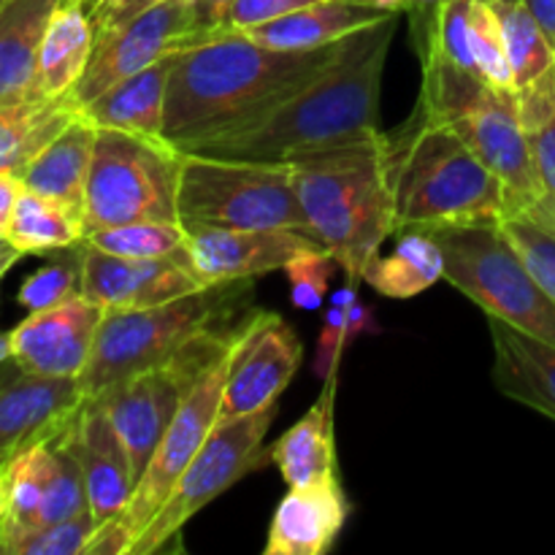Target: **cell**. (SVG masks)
<instances>
[{"mask_svg": "<svg viewBox=\"0 0 555 555\" xmlns=\"http://www.w3.org/2000/svg\"><path fill=\"white\" fill-rule=\"evenodd\" d=\"M399 14L363 27L347 38L345 52L309 85L269 112L195 144L193 155L225 160L282 163L372 144L379 130V90Z\"/></svg>", "mask_w": 555, "mask_h": 555, "instance_id": "obj_1", "label": "cell"}, {"mask_svg": "<svg viewBox=\"0 0 555 555\" xmlns=\"http://www.w3.org/2000/svg\"><path fill=\"white\" fill-rule=\"evenodd\" d=\"M347 38L307 52L260 47L242 30L193 43L173 60L163 139L190 152L204 139L269 112L336 63Z\"/></svg>", "mask_w": 555, "mask_h": 555, "instance_id": "obj_2", "label": "cell"}, {"mask_svg": "<svg viewBox=\"0 0 555 555\" xmlns=\"http://www.w3.org/2000/svg\"><path fill=\"white\" fill-rule=\"evenodd\" d=\"M293 184L314 238L323 242L352 285L396 233L390 139L293 163Z\"/></svg>", "mask_w": 555, "mask_h": 555, "instance_id": "obj_3", "label": "cell"}, {"mask_svg": "<svg viewBox=\"0 0 555 555\" xmlns=\"http://www.w3.org/2000/svg\"><path fill=\"white\" fill-rule=\"evenodd\" d=\"M388 139L396 231L502 220L507 209L502 182L448 125L417 108Z\"/></svg>", "mask_w": 555, "mask_h": 555, "instance_id": "obj_4", "label": "cell"}, {"mask_svg": "<svg viewBox=\"0 0 555 555\" xmlns=\"http://www.w3.org/2000/svg\"><path fill=\"white\" fill-rule=\"evenodd\" d=\"M423 117L448 125L491 168L504 188V217L529 215L542 198V182L520 117L518 90H499L472 70L423 49ZM502 217V220H504Z\"/></svg>", "mask_w": 555, "mask_h": 555, "instance_id": "obj_5", "label": "cell"}, {"mask_svg": "<svg viewBox=\"0 0 555 555\" xmlns=\"http://www.w3.org/2000/svg\"><path fill=\"white\" fill-rule=\"evenodd\" d=\"M249 282L209 285L157 307L103 312L95 345L76 377L81 396L95 399L133 374L166 366L198 334L247 318L242 307L249 301Z\"/></svg>", "mask_w": 555, "mask_h": 555, "instance_id": "obj_6", "label": "cell"}, {"mask_svg": "<svg viewBox=\"0 0 555 555\" xmlns=\"http://www.w3.org/2000/svg\"><path fill=\"white\" fill-rule=\"evenodd\" d=\"M439 244L444 280L499 318L537 339L555 345V304L515 249L502 222H453L421 228Z\"/></svg>", "mask_w": 555, "mask_h": 555, "instance_id": "obj_7", "label": "cell"}, {"mask_svg": "<svg viewBox=\"0 0 555 555\" xmlns=\"http://www.w3.org/2000/svg\"><path fill=\"white\" fill-rule=\"evenodd\" d=\"M179 220L198 228H291L314 236L293 168L182 152Z\"/></svg>", "mask_w": 555, "mask_h": 555, "instance_id": "obj_8", "label": "cell"}, {"mask_svg": "<svg viewBox=\"0 0 555 555\" xmlns=\"http://www.w3.org/2000/svg\"><path fill=\"white\" fill-rule=\"evenodd\" d=\"M182 152L166 139L98 128L85 201V236L144 220H179Z\"/></svg>", "mask_w": 555, "mask_h": 555, "instance_id": "obj_9", "label": "cell"}, {"mask_svg": "<svg viewBox=\"0 0 555 555\" xmlns=\"http://www.w3.org/2000/svg\"><path fill=\"white\" fill-rule=\"evenodd\" d=\"M274 415L276 406H269V410L253 412V415L211 428L195 459L190 461L173 491L163 502L160 513L135 540L130 555L160 553L163 547L177 540L184 524L193 520L206 504H211L238 480L269 464L271 450H266L263 442Z\"/></svg>", "mask_w": 555, "mask_h": 555, "instance_id": "obj_10", "label": "cell"}, {"mask_svg": "<svg viewBox=\"0 0 555 555\" xmlns=\"http://www.w3.org/2000/svg\"><path fill=\"white\" fill-rule=\"evenodd\" d=\"M228 358L231 356L217 361L198 383L190 385L182 404H179L177 415H173L171 426L166 428L160 444H157L155 455L150 459L146 469L141 472L139 486H135L128 507L119 515L125 529L133 534V540H139V537L144 534L146 526L152 524V518L160 513L168 493L173 491V486H177V480L182 477V472L188 469L190 461L195 459V453H198L201 444H204V439L209 437L211 428L217 426V412H220Z\"/></svg>", "mask_w": 555, "mask_h": 555, "instance_id": "obj_11", "label": "cell"}, {"mask_svg": "<svg viewBox=\"0 0 555 555\" xmlns=\"http://www.w3.org/2000/svg\"><path fill=\"white\" fill-rule=\"evenodd\" d=\"M304 361L296 331L274 312H253L228 358L217 426L276 406Z\"/></svg>", "mask_w": 555, "mask_h": 555, "instance_id": "obj_12", "label": "cell"}, {"mask_svg": "<svg viewBox=\"0 0 555 555\" xmlns=\"http://www.w3.org/2000/svg\"><path fill=\"white\" fill-rule=\"evenodd\" d=\"M190 47H193V0H166L152 5L108 36L98 38L95 52L79 85L70 90L68 101L81 108L117 81Z\"/></svg>", "mask_w": 555, "mask_h": 555, "instance_id": "obj_13", "label": "cell"}, {"mask_svg": "<svg viewBox=\"0 0 555 555\" xmlns=\"http://www.w3.org/2000/svg\"><path fill=\"white\" fill-rule=\"evenodd\" d=\"M184 228L188 244L179 255L204 285L255 280L285 269L298 255L325 249L320 238L291 228Z\"/></svg>", "mask_w": 555, "mask_h": 555, "instance_id": "obj_14", "label": "cell"}, {"mask_svg": "<svg viewBox=\"0 0 555 555\" xmlns=\"http://www.w3.org/2000/svg\"><path fill=\"white\" fill-rule=\"evenodd\" d=\"M101 320L103 309L81 293L57 307L30 312L9 331L11 361L36 377L76 379L90 358Z\"/></svg>", "mask_w": 555, "mask_h": 555, "instance_id": "obj_15", "label": "cell"}, {"mask_svg": "<svg viewBox=\"0 0 555 555\" xmlns=\"http://www.w3.org/2000/svg\"><path fill=\"white\" fill-rule=\"evenodd\" d=\"M204 282L173 258H119L85 242L81 249V296L108 309H144L204 291Z\"/></svg>", "mask_w": 555, "mask_h": 555, "instance_id": "obj_16", "label": "cell"}, {"mask_svg": "<svg viewBox=\"0 0 555 555\" xmlns=\"http://www.w3.org/2000/svg\"><path fill=\"white\" fill-rule=\"evenodd\" d=\"M63 434L85 475L92 518L103 524L122 515L139 486V475L106 410L98 401L85 399Z\"/></svg>", "mask_w": 555, "mask_h": 555, "instance_id": "obj_17", "label": "cell"}, {"mask_svg": "<svg viewBox=\"0 0 555 555\" xmlns=\"http://www.w3.org/2000/svg\"><path fill=\"white\" fill-rule=\"evenodd\" d=\"M188 388L190 385L184 383L182 374L171 363H166V366L133 374L92 399L112 417L139 477L155 455L166 428L171 426Z\"/></svg>", "mask_w": 555, "mask_h": 555, "instance_id": "obj_18", "label": "cell"}, {"mask_svg": "<svg viewBox=\"0 0 555 555\" xmlns=\"http://www.w3.org/2000/svg\"><path fill=\"white\" fill-rule=\"evenodd\" d=\"M81 401L76 379L36 377L20 366L14 377H0V461L57 437Z\"/></svg>", "mask_w": 555, "mask_h": 555, "instance_id": "obj_19", "label": "cell"}, {"mask_svg": "<svg viewBox=\"0 0 555 555\" xmlns=\"http://www.w3.org/2000/svg\"><path fill=\"white\" fill-rule=\"evenodd\" d=\"M350 515L339 475L296 486L276 504L266 555H323L339 540Z\"/></svg>", "mask_w": 555, "mask_h": 555, "instance_id": "obj_20", "label": "cell"}, {"mask_svg": "<svg viewBox=\"0 0 555 555\" xmlns=\"http://www.w3.org/2000/svg\"><path fill=\"white\" fill-rule=\"evenodd\" d=\"M493 339V383L504 396L555 421V345L499 318H488Z\"/></svg>", "mask_w": 555, "mask_h": 555, "instance_id": "obj_21", "label": "cell"}, {"mask_svg": "<svg viewBox=\"0 0 555 555\" xmlns=\"http://www.w3.org/2000/svg\"><path fill=\"white\" fill-rule=\"evenodd\" d=\"M393 11H385L369 0H318L312 5L291 11L285 16L242 30L255 43L282 52H307L341 41L374 22L385 20Z\"/></svg>", "mask_w": 555, "mask_h": 555, "instance_id": "obj_22", "label": "cell"}, {"mask_svg": "<svg viewBox=\"0 0 555 555\" xmlns=\"http://www.w3.org/2000/svg\"><path fill=\"white\" fill-rule=\"evenodd\" d=\"M173 60H177V54H168V57L146 65L139 74L117 81L106 92L85 103L79 114L95 128L163 139L168 79H171Z\"/></svg>", "mask_w": 555, "mask_h": 555, "instance_id": "obj_23", "label": "cell"}, {"mask_svg": "<svg viewBox=\"0 0 555 555\" xmlns=\"http://www.w3.org/2000/svg\"><path fill=\"white\" fill-rule=\"evenodd\" d=\"M95 133V125H90L79 114L52 144H47L33 157V163L22 173L25 190L54 201L85 222L87 177H90Z\"/></svg>", "mask_w": 555, "mask_h": 555, "instance_id": "obj_24", "label": "cell"}, {"mask_svg": "<svg viewBox=\"0 0 555 555\" xmlns=\"http://www.w3.org/2000/svg\"><path fill=\"white\" fill-rule=\"evenodd\" d=\"M63 0H5L0 5V103L36 95L38 54Z\"/></svg>", "mask_w": 555, "mask_h": 555, "instance_id": "obj_25", "label": "cell"}, {"mask_svg": "<svg viewBox=\"0 0 555 555\" xmlns=\"http://www.w3.org/2000/svg\"><path fill=\"white\" fill-rule=\"evenodd\" d=\"M334 393L336 374L325 379L320 399L309 406L307 415L298 417L271 448V464L280 469L287 488L307 486L336 472V439H334Z\"/></svg>", "mask_w": 555, "mask_h": 555, "instance_id": "obj_26", "label": "cell"}, {"mask_svg": "<svg viewBox=\"0 0 555 555\" xmlns=\"http://www.w3.org/2000/svg\"><path fill=\"white\" fill-rule=\"evenodd\" d=\"M95 52V25L90 11L74 0H63L49 20L38 54L36 95H70Z\"/></svg>", "mask_w": 555, "mask_h": 555, "instance_id": "obj_27", "label": "cell"}, {"mask_svg": "<svg viewBox=\"0 0 555 555\" xmlns=\"http://www.w3.org/2000/svg\"><path fill=\"white\" fill-rule=\"evenodd\" d=\"M76 117L79 108L68 95L0 103V173L22 179L33 157L52 144Z\"/></svg>", "mask_w": 555, "mask_h": 555, "instance_id": "obj_28", "label": "cell"}, {"mask_svg": "<svg viewBox=\"0 0 555 555\" xmlns=\"http://www.w3.org/2000/svg\"><path fill=\"white\" fill-rule=\"evenodd\" d=\"M439 280H444L442 249L426 231H404L399 247L388 258L377 255L363 271L369 287L396 301L421 296Z\"/></svg>", "mask_w": 555, "mask_h": 555, "instance_id": "obj_29", "label": "cell"}, {"mask_svg": "<svg viewBox=\"0 0 555 555\" xmlns=\"http://www.w3.org/2000/svg\"><path fill=\"white\" fill-rule=\"evenodd\" d=\"M518 103L542 182L540 204L524 217L534 220L537 225L555 236V65L534 85L518 90Z\"/></svg>", "mask_w": 555, "mask_h": 555, "instance_id": "obj_30", "label": "cell"}, {"mask_svg": "<svg viewBox=\"0 0 555 555\" xmlns=\"http://www.w3.org/2000/svg\"><path fill=\"white\" fill-rule=\"evenodd\" d=\"M5 238L22 255H52L85 242V222L54 201L22 190Z\"/></svg>", "mask_w": 555, "mask_h": 555, "instance_id": "obj_31", "label": "cell"}, {"mask_svg": "<svg viewBox=\"0 0 555 555\" xmlns=\"http://www.w3.org/2000/svg\"><path fill=\"white\" fill-rule=\"evenodd\" d=\"M502 22L515 90L534 85L555 65V47L524 3H491Z\"/></svg>", "mask_w": 555, "mask_h": 555, "instance_id": "obj_32", "label": "cell"}, {"mask_svg": "<svg viewBox=\"0 0 555 555\" xmlns=\"http://www.w3.org/2000/svg\"><path fill=\"white\" fill-rule=\"evenodd\" d=\"M85 242L119 258H173L188 244V228L182 220L128 222L90 233Z\"/></svg>", "mask_w": 555, "mask_h": 555, "instance_id": "obj_33", "label": "cell"}, {"mask_svg": "<svg viewBox=\"0 0 555 555\" xmlns=\"http://www.w3.org/2000/svg\"><path fill=\"white\" fill-rule=\"evenodd\" d=\"M81 249H85V242L76 244V247L60 249L57 258L49 260L47 266L33 271V274L22 282L16 301H20L27 312H38V309L57 307V304L79 296Z\"/></svg>", "mask_w": 555, "mask_h": 555, "instance_id": "obj_34", "label": "cell"}, {"mask_svg": "<svg viewBox=\"0 0 555 555\" xmlns=\"http://www.w3.org/2000/svg\"><path fill=\"white\" fill-rule=\"evenodd\" d=\"M469 47L472 60H475V74L480 79H486L491 87H499V90H515L502 22H499L496 9L486 0H475V9H472Z\"/></svg>", "mask_w": 555, "mask_h": 555, "instance_id": "obj_35", "label": "cell"}, {"mask_svg": "<svg viewBox=\"0 0 555 555\" xmlns=\"http://www.w3.org/2000/svg\"><path fill=\"white\" fill-rule=\"evenodd\" d=\"M472 9H475V0H439L434 20L428 22L426 47L423 49H431L448 63L475 74V60H472L469 47Z\"/></svg>", "mask_w": 555, "mask_h": 555, "instance_id": "obj_36", "label": "cell"}, {"mask_svg": "<svg viewBox=\"0 0 555 555\" xmlns=\"http://www.w3.org/2000/svg\"><path fill=\"white\" fill-rule=\"evenodd\" d=\"M502 231L507 233L509 242L515 244L520 255H524L526 266L531 269V274L537 276L545 293L555 304V236L551 231H545L542 225H537L534 220L524 215L504 217Z\"/></svg>", "mask_w": 555, "mask_h": 555, "instance_id": "obj_37", "label": "cell"}, {"mask_svg": "<svg viewBox=\"0 0 555 555\" xmlns=\"http://www.w3.org/2000/svg\"><path fill=\"white\" fill-rule=\"evenodd\" d=\"M98 520L92 513L74 515V518L57 520V524L41 526L22 537L9 555H85L87 542L95 534Z\"/></svg>", "mask_w": 555, "mask_h": 555, "instance_id": "obj_38", "label": "cell"}, {"mask_svg": "<svg viewBox=\"0 0 555 555\" xmlns=\"http://www.w3.org/2000/svg\"><path fill=\"white\" fill-rule=\"evenodd\" d=\"M336 258L328 249H318V253H307L293 258L285 266L287 282H291V301L296 309H314L323 307L325 296H328L331 276H334Z\"/></svg>", "mask_w": 555, "mask_h": 555, "instance_id": "obj_39", "label": "cell"}, {"mask_svg": "<svg viewBox=\"0 0 555 555\" xmlns=\"http://www.w3.org/2000/svg\"><path fill=\"white\" fill-rule=\"evenodd\" d=\"M352 301H358V285L350 282L347 287L336 291L328 314H325L323 328H320L318 356H314V374H318L323 383L339 372L341 352L350 347L347 345V309H350Z\"/></svg>", "mask_w": 555, "mask_h": 555, "instance_id": "obj_40", "label": "cell"}, {"mask_svg": "<svg viewBox=\"0 0 555 555\" xmlns=\"http://www.w3.org/2000/svg\"><path fill=\"white\" fill-rule=\"evenodd\" d=\"M312 3H318V0H236L228 11L225 30H247V27L263 25V22H271L276 16H285Z\"/></svg>", "mask_w": 555, "mask_h": 555, "instance_id": "obj_41", "label": "cell"}, {"mask_svg": "<svg viewBox=\"0 0 555 555\" xmlns=\"http://www.w3.org/2000/svg\"><path fill=\"white\" fill-rule=\"evenodd\" d=\"M157 3H166V0H98L95 9L90 11L92 25H95V41Z\"/></svg>", "mask_w": 555, "mask_h": 555, "instance_id": "obj_42", "label": "cell"}, {"mask_svg": "<svg viewBox=\"0 0 555 555\" xmlns=\"http://www.w3.org/2000/svg\"><path fill=\"white\" fill-rule=\"evenodd\" d=\"M133 534L125 529L122 518L103 520V524L95 526V534L87 542L85 555H130L133 551Z\"/></svg>", "mask_w": 555, "mask_h": 555, "instance_id": "obj_43", "label": "cell"}, {"mask_svg": "<svg viewBox=\"0 0 555 555\" xmlns=\"http://www.w3.org/2000/svg\"><path fill=\"white\" fill-rule=\"evenodd\" d=\"M236 0H193V43L225 33L228 11Z\"/></svg>", "mask_w": 555, "mask_h": 555, "instance_id": "obj_44", "label": "cell"}, {"mask_svg": "<svg viewBox=\"0 0 555 555\" xmlns=\"http://www.w3.org/2000/svg\"><path fill=\"white\" fill-rule=\"evenodd\" d=\"M22 190H25V184H22L20 177L0 173V238L9 233L11 217H14L16 201H20Z\"/></svg>", "mask_w": 555, "mask_h": 555, "instance_id": "obj_45", "label": "cell"}, {"mask_svg": "<svg viewBox=\"0 0 555 555\" xmlns=\"http://www.w3.org/2000/svg\"><path fill=\"white\" fill-rule=\"evenodd\" d=\"M520 3L531 11V16L540 22V27L555 47V0H520Z\"/></svg>", "mask_w": 555, "mask_h": 555, "instance_id": "obj_46", "label": "cell"}, {"mask_svg": "<svg viewBox=\"0 0 555 555\" xmlns=\"http://www.w3.org/2000/svg\"><path fill=\"white\" fill-rule=\"evenodd\" d=\"M20 258H22L20 249H16L14 244H11L5 236L0 238V280H3L5 274H9V269H11V266H14Z\"/></svg>", "mask_w": 555, "mask_h": 555, "instance_id": "obj_47", "label": "cell"}, {"mask_svg": "<svg viewBox=\"0 0 555 555\" xmlns=\"http://www.w3.org/2000/svg\"><path fill=\"white\" fill-rule=\"evenodd\" d=\"M9 509V461H0V520Z\"/></svg>", "mask_w": 555, "mask_h": 555, "instance_id": "obj_48", "label": "cell"}, {"mask_svg": "<svg viewBox=\"0 0 555 555\" xmlns=\"http://www.w3.org/2000/svg\"><path fill=\"white\" fill-rule=\"evenodd\" d=\"M369 3L379 5V9L385 11H401L406 9V5H412V0H369Z\"/></svg>", "mask_w": 555, "mask_h": 555, "instance_id": "obj_49", "label": "cell"}, {"mask_svg": "<svg viewBox=\"0 0 555 555\" xmlns=\"http://www.w3.org/2000/svg\"><path fill=\"white\" fill-rule=\"evenodd\" d=\"M11 361V339L9 334H0V363Z\"/></svg>", "mask_w": 555, "mask_h": 555, "instance_id": "obj_50", "label": "cell"}, {"mask_svg": "<svg viewBox=\"0 0 555 555\" xmlns=\"http://www.w3.org/2000/svg\"><path fill=\"white\" fill-rule=\"evenodd\" d=\"M74 3H81V5H85L87 11H92V5H95L98 0H74Z\"/></svg>", "mask_w": 555, "mask_h": 555, "instance_id": "obj_51", "label": "cell"}, {"mask_svg": "<svg viewBox=\"0 0 555 555\" xmlns=\"http://www.w3.org/2000/svg\"><path fill=\"white\" fill-rule=\"evenodd\" d=\"M486 3H520V0H486Z\"/></svg>", "mask_w": 555, "mask_h": 555, "instance_id": "obj_52", "label": "cell"}, {"mask_svg": "<svg viewBox=\"0 0 555 555\" xmlns=\"http://www.w3.org/2000/svg\"><path fill=\"white\" fill-rule=\"evenodd\" d=\"M0 555H5V551H3V534H0Z\"/></svg>", "mask_w": 555, "mask_h": 555, "instance_id": "obj_53", "label": "cell"}, {"mask_svg": "<svg viewBox=\"0 0 555 555\" xmlns=\"http://www.w3.org/2000/svg\"><path fill=\"white\" fill-rule=\"evenodd\" d=\"M5 3V0H0V5H3Z\"/></svg>", "mask_w": 555, "mask_h": 555, "instance_id": "obj_54", "label": "cell"}, {"mask_svg": "<svg viewBox=\"0 0 555 555\" xmlns=\"http://www.w3.org/2000/svg\"><path fill=\"white\" fill-rule=\"evenodd\" d=\"M92 9H95V5H92Z\"/></svg>", "mask_w": 555, "mask_h": 555, "instance_id": "obj_55", "label": "cell"}]
</instances>
